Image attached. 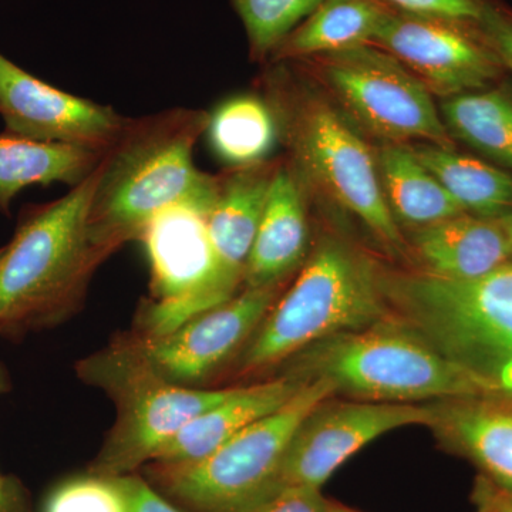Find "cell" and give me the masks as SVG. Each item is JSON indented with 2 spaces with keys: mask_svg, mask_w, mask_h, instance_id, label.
<instances>
[{
  "mask_svg": "<svg viewBox=\"0 0 512 512\" xmlns=\"http://www.w3.org/2000/svg\"><path fill=\"white\" fill-rule=\"evenodd\" d=\"M208 123L207 111L192 109L127 120L97 167L89 217L97 247L111 255L165 208L214 200L217 177L194 164L195 144Z\"/></svg>",
  "mask_w": 512,
  "mask_h": 512,
  "instance_id": "cell-1",
  "label": "cell"
},
{
  "mask_svg": "<svg viewBox=\"0 0 512 512\" xmlns=\"http://www.w3.org/2000/svg\"><path fill=\"white\" fill-rule=\"evenodd\" d=\"M393 318L447 357L481 396L512 404V262L473 279L384 271Z\"/></svg>",
  "mask_w": 512,
  "mask_h": 512,
  "instance_id": "cell-2",
  "label": "cell"
},
{
  "mask_svg": "<svg viewBox=\"0 0 512 512\" xmlns=\"http://www.w3.org/2000/svg\"><path fill=\"white\" fill-rule=\"evenodd\" d=\"M96 183L97 168L64 197L33 205L20 217L15 237L0 256V333L66 316L109 258L90 232Z\"/></svg>",
  "mask_w": 512,
  "mask_h": 512,
  "instance_id": "cell-3",
  "label": "cell"
},
{
  "mask_svg": "<svg viewBox=\"0 0 512 512\" xmlns=\"http://www.w3.org/2000/svg\"><path fill=\"white\" fill-rule=\"evenodd\" d=\"M382 268L345 239L328 235L278 298L242 352V375L292 359L320 340L389 318Z\"/></svg>",
  "mask_w": 512,
  "mask_h": 512,
  "instance_id": "cell-4",
  "label": "cell"
},
{
  "mask_svg": "<svg viewBox=\"0 0 512 512\" xmlns=\"http://www.w3.org/2000/svg\"><path fill=\"white\" fill-rule=\"evenodd\" d=\"M288 375L328 379L336 393L375 403L481 396L476 384L430 343L393 318L340 333L292 357Z\"/></svg>",
  "mask_w": 512,
  "mask_h": 512,
  "instance_id": "cell-5",
  "label": "cell"
},
{
  "mask_svg": "<svg viewBox=\"0 0 512 512\" xmlns=\"http://www.w3.org/2000/svg\"><path fill=\"white\" fill-rule=\"evenodd\" d=\"M87 382L109 393L117 420L92 468L120 477L153 460L188 421L221 402L232 389H188L165 379L126 340L79 366Z\"/></svg>",
  "mask_w": 512,
  "mask_h": 512,
  "instance_id": "cell-6",
  "label": "cell"
},
{
  "mask_svg": "<svg viewBox=\"0 0 512 512\" xmlns=\"http://www.w3.org/2000/svg\"><path fill=\"white\" fill-rule=\"evenodd\" d=\"M328 379L308 380L281 409L255 421L210 456L194 463L154 464L171 497L200 512H249L274 484L302 421L335 394Z\"/></svg>",
  "mask_w": 512,
  "mask_h": 512,
  "instance_id": "cell-7",
  "label": "cell"
},
{
  "mask_svg": "<svg viewBox=\"0 0 512 512\" xmlns=\"http://www.w3.org/2000/svg\"><path fill=\"white\" fill-rule=\"evenodd\" d=\"M214 200L171 205L138 235L151 272V298L141 309L138 335L173 332L237 295L225 281L211 244L208 212Z\"/></svg>",
  "mask_w": 512,
  "mask_h": 512,
  "instance_id": "cell-8",
  "label": "cell"
},
{
  "mask_svg": "<svg viewBox=\"0 0 512 512\" xmlns=\"http://www.w3.org/2000/svg\"><path fill=\"white\" fill-rule=\"evenodd\" d=\"M311 59L350 119L367 133L389 144L424 140L453 148L430 90L386 50L365 45Z\"/></svg>",
  "mask_w": 512,
  "mask_h": 512,
  "instance_id": "cell-9",
  "label": "cell"
},
{
  "mask_svg": "<svg viewBox=\"0 0 512 512\" xmlns=\"http://www.w3.org/2000/svg\"><path fill=\"white\" fill-rule=\"evenodd\" d=\"M291 138L296 163L330 200L357 220L396 255L407 242L384 197L373 154L338 111L308 100L295 111Z\"/></svg>",
  "mask_w": 512,
  "mask_h": 512,
  "instance_id": "cell-10",
  "label": "cell"
},
{
  "mask_svg": "<svg viewBox=\"0 0 512 512\" xmlns=\"http://www.w3.org/2000/svg\"><path fill=\"white\" fill-rule=\"evenodd\" d=\"M434 420L436 404L325 400L296 430L268 495L289 485L322 488L349 458L383 434L431 427Z\"/></svg>",
  "mask_w": 512,
  "mask_h": 512,
  "instance_id": "cell-11",
  "label": "cell"
},
{
  "mask_svg": "<svg viewBox=\"0 0 512 512\" xmlns=\"http://www.w3.org/2000/svg\"><path fill=\"white\" fill-rule=\"evenodd\" d=\"M372 45L396 57L440 96L484 89L504 67L476 20L394 9Z\"/></svg>",
  "mask_w": 512,
  "mask_h": 512,
  "instance_id": "cell-12",
  "label": "cell"
},
{
  "mask_svg": "<svg viewBox=\"0 0 512 512\" xmlns=\"http://www.w3.org/2000/svg\"><path fill=\"white\" fill-rule=\"evenodd\" d=\"M282 285L244 288L234 298L187 320L163 336L124 339L165 379L177 384L200 382L227 362L254 335Z\"/></svg>",
  "mask_w": 512,
  "mask_h": 512,
  "instance_id": "cell-13",
  "label": "cell"
},
{
  "mask_svg": "<svg viewBox=\"0 0 512 512\" xmlns=\"http://www.w3.org/2000/svg\"><path fill=\"white\" fill-rule=\"evenodd\" d=\"M0 117L6 134L107 151L126 126L109 106L50 86L0 55Z\"/></svg>",
  "mask_w": 512,
  "mask_h": 512,
  "instance_id": "cell-14",
  "label": "cell"
},
{
  "mask_svg": "<svg viewBox=\"0 0 512 512\" xmlns=\"http://www.w3.org/2000/svg\"><path fill=\"white\" fill-rule=\"evenodd\" d=\"M306 382L286 373L254 386L234 387L221 402L188 421L151 463H194L210 456L255 421L281 409Z\"/></svg>",
  "mask_w": 512,
  "mask_h": 512,
  "instance_id": "cell-15",
  "label": "cell"
},
{
  "mask_svg": "<svg viewBox=\"0 0 512 512\" xmlns=\"http://www.w3.org/2000/svg\"><path fill=\"white\" fill-rule=\"evenodd\" d=\"M217 177V195L208 212L212 248L225 281L235 291L244 284L256 232L278 167L259 163L234 167Z\"/></svg>",
  "mask_w": 512,
  "mask_h": 512,
  "instance_id": "cell-16",
  "label": "cell"
},
{
  "mask_svg": "<svg viewBox=\"0 0 512 512\" xmlns=\"http://www.w3.org/2000/svg\"><path fill=\"white\" fill-rule=\"evenodd\" d=\"M431 429L491 483L512 491V404L490 397L436 403Z\"/></svg>",
  "mask_w": 512,
  "mask_h": 512,
  "instance_id": "cell-17",
  "label": "cell"
},
{
  "mask_svg": "<svg viewBox=\"0 0 512 512\" xmlns=\"http://www.w3.org/2000/svg\"><path fill=\"white\" fill-rule=\"evenodd\" d=\"M308 247V217L298 178L278 167L251 255L244 288L282 285L302 264Z\"/></svg>",
  "mask_w": 512,
  "mask_h": 512,
  "instance_id": "cell-18",
  "label": "cell"
},
{
  "mask_svg": "<svg viewBox=\"0 0 512 512\" xmlns=\"http://www.w3.org/2000/svg\"><path fill=\"white\" fill-rule=\"evenodd\" d=\"M412 248L424 271L446 278H478L512 262L500 220L471 214L414 229Z\"/></svg>",
  "mask_w": 512,
  "mask_h": 512,
  "instance_id": "cell-19",
  "label": "cell"
},
{
  "mask_svg": "<svg viewBox=\"0 0 512 512\" xmlns=\"http://www.w3.org/2000/svg\"><path fill=\"white\" fill-rule=\"evenodd\" d=\"M394 12L384 0H323L285 37L272 59H311L353 47L372 45Z\"/></svg>",
  "mask_w": 512,
  "mask_h": 512,
  "instance_id": "cell-20",
  "label": "cell"
},
{
  "mask_svg": "<svg viewBox=\"0 0 512 512\" xmlns=\"http://www.w3.org/2000/svg\"><path fill=\"white\" fill-rule=\"evenodd\" d=\"M106 151L0 136V211L9 214L16 195L32 185L76 187L89 178Z\"/></svg>",
  "mask_w": 512,
  "mask_h": 512,
  "instance_id": "cell-21",
  "label": "cell"
},
{
  "mask_svg": "<svg viewBox=\"0 0 512 512\" xmlns=\"http://www.w3.org/2000/svg\"><path fill=\"white\" fill-rule=\"evenodd\" d=\"M376 163L384 197L397 224L420 229L466 214L412 148L386 144Z\"/></svg>",
  "mask_w": 512,
  "mask_h": 512,
  "instance_id": "cell-22",
  "label": "cell"
},
{
  "mask_svg": "<svg viewBox=\"0 0 512 512\" xmlns=\"http://www.w3.org/2000/svg\"><path fill=\"white\" fill-rule=\"evenodd\" d=\"M466 214L500 220L512 214V175L453 148L424 144L412 148Z\"/></svg>",
  "mask_w": 512,
  "mask_h": 512,
  "instance_id": "cell-23",
  "label": "cell"
},
{
  "mask_svg": "<svg viewBox=\"0 0 512 512\" xmlns=\"http://www.w3.org/2000/svg\"><path fill=\"white\" fill-rule=\"evenodd\" d=\"M212 150L231 167L264 163L278 137L271 104L255 96L224 101L210 114L207 127Z\"/></svg>",
  "mask_w": 512,
  "mask_h": 512,
  "instance_id": "cell-24",
  "label": "cell"
},
{
  "mask_svg": "<svg viewBox=\"0 0 512 512\" xmlns=\"http://www.w3.org/2000/svg\"><path fill=\"white\" fill-rule=\"evenodd\" d=\"M448 131L512 170V99L503 92H470L448 97L441 106Z\"/></svg>",
  "mask_w": 512,
  "mask_h": 512,
  "instance_id": "cell-25",
  "label": "cell"
},
{
  "mask_svg": "<svg viewBox=\"0 0 512 512\" xmlns=\"http://www.w3.org/2000/svg\"><path fill=\"white\" fill-rule=\"evenodd\" d=\"M247 32L254 59L274 55L296 26L318 8L323 0H231Z\"/></svg>",
  "mask_w": 512,
  "mask_h": 512,
  "instance_id": "cell-26",
  "label": "cell"
},
{
  "mask_svg": "<svg viewBox=\"0 0 512 512\" xmlns=\"http://www.w3.org/2000/svg\"><path fill=\"white\" fill-rule=\"evenodd\" d=\"M45 512H131L117 477H77L56 488Z\"/></svg>",
  "mask_w": 512,
  "mask_h": 512,
  "instance_id": "cell-27",
  "label": "cell"
},
{
  "mask_svg": "<svg viewBox=\"0 0 512 512\" xmlns=\"http://www.w3.org/2000/svg\"><path fill=\"white\" fill-rule=\"evenodd\" d=\"M322 488L289 485L269 494L249 512H329Z\"/></svg>",
  "mask_w": 512,
  "mask_h": 512,
  "instance_id": "cell-28",
  "label": "cell"
},
{
  "mask_svg": "<svg viewBox=\"0 0 512 512\" xmlns=\"http://www.w3.org/2000/svg\"><path fill=\"white\" fill-rule=\"evenodd\" d=\"M384 2L403 12L476 20V22H480L488 6L498 5L495 0H384Z\"/></svg>",
  "mask_w": 512,
  "mask_h": 512,
  "instance_id": "cell-29",
  "label": "cell"
},
{
  "mask_svg": "<svg viewBox=\"0 0 512 512\" xmlns=\"http://www.w3.org/2000/svg\"><path fill=\"white\" fill-rule=\"evenodd\" d=\"M481 28L490 40L504 67L512 70V13L500 5L488 6L480 19Z\"/></svg>",
  "mask_w": 512,
  "mask_h": 512,
  "instance_id": "cell-30",
  "label": "cell"
},
{
  "mask_svg": "<svg viewBox=\"0 0 512 512\" xmlns=\"http://www.w3.org/2000/svg\"><path fill=\"white\" fill-rule=\"evenodd\" d=\"M117 480L127 495L131 512H181L158 495L143 478L126 474Z\"/></svg>",
  "mask_w": 512,
  "mask_h": 512,
  "instance_id": "cell-31",
  "label": "cell"
},
{
  "mask_svg": "<svg viewBox=\"0 0 512 512\" xmlns=\"http://www.w3.org/2000/svg\"><path fill=\"white\" fill-rule=\"evenodd\" d=\"M471 501L474 507H487L493 510L512 512V491L498 487L483 476H478L474 483Z\"/></svg>",
  "mask_w": 512,
  "mask_h": 512,
  "instance_id": "cell-32",
  "label": "cell"
},
{
  "mask_svg": "<svg viewBox=\"0 0 512 512\" xmlns=\"http://www.w3.org/2000/svg\"><path fill=\"white\" fill-rule=\"evenodd\" d=\"M5 376L0 370V393L5 389ZM0 512H23L22 498L15 485L0 474Z\"/></svg>",
  "mask_w": 512,
  "mask_h": 512,
  "instance_id": "cell-33",
  "label": "cell"
},
{
  "mask_svg": "<svg viewBox=\"0 0 512 512\" xmlns=\"http://www.w3.org/2000/svg\"><path fill=\"white\" fill-rule=\"evenodd\" d=\"M501 225H503L505 235H507L508 245H510L511 259H512V214L507 217L500 218Z\"/></svg>",
  "mask_w": 512,
  "mask_h": 512,
  "instance_id": "cell-34",
  "label": "cell"
},
{
  "mask_svg": "<svg viewBox=\"0 0 512 512\" xmlns=\"http://www.w3.org/2000/svg\"><path fill=\"white\" fill-rule=\"evenodd\" d=\"M329 512H362L349 505L339 503V501L329 500Z\"/></svg>",
  "mask_w": 512,
  "mask_h": 512,
  "instance_id": "cell-35",
  "label": "cell"
},
{
  "mask_svg": "<svg viewBox=\"0 0 512 512\" xmlns=\"http://www.w3.org/2000/svg\"><path fill=\"white\" fill-rule=\"evenodd\" d=\"M474 508H476V512H503V511L493 510V508H487V507H474Z\"/></svg>",
  "mask_w": 512,
  "mask_h": 512,
  "instance_id": "cell-36",
  "label": "cell"
},
{
  "mask_svg": "<svg viewBox=\"0 0 512 512\" xmlns=\"http://www.w3.org/2000/svg\"><path fill=\"white\" fill-rule=\"evenodd\" d=\"M3 251H5V247L0 248V256H2V255H3Z\"/></svg>",
  "mask_w": 512,
  "mask_h": 512,
  "instance_id": "cell-37",
  "label": "cell"
}]
</instances>
